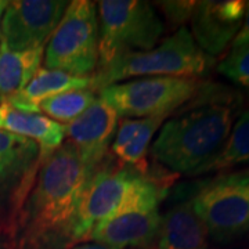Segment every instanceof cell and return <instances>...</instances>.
<instances>
[{
    "label": "cell",
    "mask_w": 249,
    "mask_h": 249,
    "mask_svg": "<svg viewBox=\"0 0 249 249\" xmlns=\"http://www.w3.org/2000/svg\"><path fill=\"white\" fill-rule=\"evenodd\" d=\"M245 249H249V247H248V248H245Z\"/></svg>",
    "instance_id": "obj_28"
},
{
    "label": "cell",
    "mask_w": 249,
    "mask_h": 249,
    "mask_svg": "<svg viewBox=\"0 0 249 249\" xmlns=\"http://www.w3.org/2000/svg\"><path fill=\"white\" fill-rule=\"evenodd\" d=\"M47 70L88 76L98 65L97 7L89 0L68 4L45 50Z\"/></svg>",
    "instance_id": "obj_7"
},
{
    "label": "cell",
    "mask_w": 249,
    "mask_h": 249,
    "mask_svg": "<svg viewBox=\"0 0 249 249\" xmlns=\"http://www.w3.org/2000/svg\"><path fill=\"white\" fill-rule=\"evenodd\" d=\"M71 249H122L116 248V247H111V245H106V244H100V242H88V244H76L75 247Z\"/></svg>",
    "instance_id": "obj_25"
},
{
    "label": "cell",
    "mask_w": 249,
    "mask_h": 249,
    "mask_svg": "<svg viewBox=\"0 0 249 249\" xmlns=\"http://www.w3.org/2000/svg\"><path fill=\"white\" fill-rule=\"evenodd\" d=\"M188 199L214 242L230 244L249 235V168L199 181Z\"/></svg>",
    "instance_id": "obj_5"
},
{
    "label": "cell",
    "mask_w": 249,
    "mask_h": 249,
    "mask_svg": "<svg viewBox=\"0 0 249 249\" xmlns=\"http://www.w3.org/2000/svg\"><path fill=\"white\" fill-rule=\"evenodd\" d=\"M217 71L232 83L249 91V45L231 50L217 65Z\"/></svg>",
    "instance_id": "obj_21"
},
{
    "label": "cell",
    "mask_w": 249,
    "mask_h": 249,
    "mask_svg": "<svg viewBox=\"0 0 249 249\" xmlns=\"http://www.w3.org/2000/svg\"><path fill=\"white\" fill-rule=\"evenodd\" d=\"M9 6V1L6 0H0V39H1V19H3V16H4V11Z\"/></svg>",
    "instance_id": "obj_26"
},
{
    "label": "cell",
    "mask_w": 249,
    "mask_h": 249,
    "mask_svg": "<svg viewBox=\"0 0 249 249\" xmlns=\"http://www.w3.org/2000/svg\"><path fill=\"white\" fill-rule=\"evenodd\" d=\"M118 129V114L101 97L65 126V134L91 172L106 160Z\"/></svg>",
    "instance_id": "obj_13"
},
{
    "label": "cell",
    "mask_w": 249,
    "mask_h": 249,
    "mask_svg": "<svg viewBox=\"0 0 249 249\" xmlns=\"http://www.w3.org/2000/svg\"><path fill=\"white\" fill-rule=\"evenodd\" d=\"M214 57L196 45L186 27L147 52L130 53L100 68L91 78V90L101 91L121 80L139 76H173L202 79L212 71Z\"/></svg>",
    "instance_id": "obj_3"
},
{
    "label": "cell",
    "mask_w": 249,
    "mask_h": 249,
    "mask_svg": "<svg viewBox=\"0 0 249 249\" xmlns=\"http://www.w3.org/2000/svg\"><path fill=\"white\" fill-rule=\"evenodd\" d=\"M249 45V1L247 4V13H245V18L242 22L240 32L237 34V36L234 37V40L231 42V50L240 49L244 46Z\"/></svg>",
    "instance_id": "obj_24"
},
{
    "label": "cell",
    "mask_w": 249,
    "mask_h": 249,
    "mask_svg": "<svg viewBox=\"0 0 249 249\" xmlns=\"http://www.w3.org/2000/svg\"><path fill=\"white\" fill-rule=\"evenodd\" d=\"M148 173V172H147ZM144 175L130 165L107 155L90 176L79 206V240L90 238L93 227L122 205L130 188Z\"/></svg>",
    "instance_id": "obj_9"
},
{
    "label": "cell",
    "mask_w": 249,
    "mask_h": 249,
    "mask_svg": "<svg viewBox=\"0 0 249 249\" xmlns=\"http://www.w3.org/2000/svg\"><path fill=\"white\" fill-rule=\"evenodd\" d=\"M245 163H249V109L241 112L219 154L202 165L193 176L209 172H226Z\"/></svg>",
    "instance_id": "obj_18"
},
{
    "label": "cell",
    "mask_w": 249,
    "mask_h": 249,
    "mask_svg": "<svg viewBox=\"0 0 249 249\" xmlns=\"http://www.w3.org/2000/svg\"><path fill=\"white\" fill-rule=\"evenodd\" d=\"M178 175L166 172L160 178L151 172L142 175L122 205L90 232L94 242L122 249H151L158 240L162 216L160 204L169 193Z\"/></svg>",
    "instance_id": "obj_4"
},
{
    "label": "cell",
    "mask_w": 249,
    "mask_h": 249,
    "mask_svg": "<svg viewBox=\"0 0 249 249\" xmlns=\"http://www.w3.org/2000/svg\"><path fill=\"white\" fill-rule=\"evenodd\" d=\"M45 47L11 52L0 46V103L18 94L35 76L43 60Z\"/></svg>",
    "instance_id": "obj_17"
},
{
    "label": "cell",
    "mask_w": 249,
    "mask_h": 249,
    "mask_svg": "<svg viewBox=\"0 0 249 249\" xmlns=\"http://www.w3.org/2000/svg\"><path fill=\"white\" fill-rule=\"evenodd\" d=\"M242 106L238 90L205 80L196 97L160 127L151 145L152 158L170 173L193 176L222 150Z\"/></svg>",
    "instance_id": "obj_2"
},
{
    "label": "cell",
    "mask_w": 249,
    "mask_h": 249,
    "mask_svg": "<svg viewBox=\"0 0 249 249\" xmlns=\"http://www.w3.org/2000/svg\"><path fill=\"white\" fill-rule=\"evenodd\" d=\"M96 7L98 11L97 70L126 54L151 50L163 34V22L148 1L103 0Z\"/></svg>",
    "instance_id": "obj_6"
},
{
    "label": "cell",
    "mask_w": 249,
    "mask_h": 249,
    "mask_svg": "<svg viewBox=\"0 0 249 249\" xmlns=\"http://www.w3.org/2000/svg\"><path fill=\"white\" fill-rule=\"evenodd\" d=\"M142 121H144V118H136V119L126 118V119H122L119 122L118 129H116L115 137H114L115 140L111 144V152H112V155L118 157L130 142H133L136 134H137V132L142 127Z\"/></svg>",
    "instance_id": "obj_23"
},
{
    "label": "cell",
    "mask_w": 249,
    "mask_h": 249,
    "mask_svg": "<svg viewBox=\"0 0 249 249\" xmlns=\"http://www.w3.org/2000/svg\"><path fill=\"white\" fill-rule=\"evenodd\" d=\"M42 162L37 144L0 130V223L7 231Z\"/></svg>",
    "instance_id": "obj_10"
},
{
    "label": "cell",
    "mask_w": 249,
    "mask_h": 249,
    "mask_svg": "<svg viewBox=\"0 0 249 249\" xmlns=\"http://www.w3.org/2000/svg\"><path fill=\"white\" fill-rule=\"evenodd\" d=\"M96 101V91L91 89L71 90L46 98L40 104L39 111L50 116V119L58 121V124H70L82 115Z\"/></svg>",
    "instance_id": "obj_19"
},
{
    "label": "cell",
    "mask_w": 249,
    "mask_h": 249,
    "mask_svg": "<svg viewBox=\"0 0 249 249\" xmlns=\"http://www.w3.org/2000/svg\"><path fill=\"white\" fill-rule=\"evenodd\" d=\"M83 89H91L90 76H72L61 71L39 68L27 86L14 97L7 100V103L21 111L37 114L40 104L46 98L64 91Z\"/></svg>",
    "instance_id": "obj_16"
},
{
    "label": "cell",
    "mask_w": 249,
    "mask_h": 249,
    "mask_svg": "<svg viewBox=\"0 0 249 249\" xmlns=\"http://www.w3.org/2000/svg\"><path fill=\"white\" fill-rule=\"evenodd\" d=\"M157 249H209L208 230L188 198L162 216Z\"/></svg>",
    "instance_id": "obj_15"
},
{
    "label": "cell",
    "mask_w": 249,
    "mask_h": 249,
    "mask_svg": "<svg viewBox=\"0 0 249 249\" xmlns=\"http://www.w3.org/2000/svg\"><path fill=\"white\" fill-rule=\"evenodd\" d=\"M91 173L70 142L43 158L7 229L9 249H71L80 242V199Z\"/></svg>",
    "instance_id": "obj_1"
},
{
    "label": "cell",
    "mask_w": 249,
    "mask_h": 249,
    "mask_svg": "<svg viewBox=\"0 0 249 249\" xmlns=\"http://www.w3.org/2000/svg\"><path fill=\"white\" fill-rule=\"evenodd\" d=\"M166 118H169V116L155 115L144 118L142 127L136 134L133 142H130L116 158L126 165H130L137 170H140L142 173H147L148 165L145 160V154H147L148 145L151 142L154 134L162 126Z\"/></svg>",
    "instance_id": "obj_20"
},
{
    "label": "cell",
    "mask_w": 249,
    "mask_h": 249,
    "mask_svg": "<svg viewBox=\"0 0 249 249\" xmlns=\"http://www.w3.org/2000/svg\"><path fill=\"white\" fill-rule=\"evenodd\" d=\"M157 6L162 10L170 25L181 28L193 17L196 1H158Z\"/></svg>",
    "instance_id": "obj_22"
},
{
    "label": "cell",
    "mask_w": 249,
    "mask_h": 249,
    "mask_svg": "<svg viewBox=\"0 0 249 249\" xmlns=\"http://www.w3.org/2000/svg\"><path fill=\"white\" fill-rule=\"evenodd\" d=\"M0 130L37 144L42 160L62 145L65 126L49 116L21 111L7 101L0 103Z\"/></svg>",
    "instance_id": "obj_14"
},
{
    "label": "cell",
    "mask_w": 249,
    "mask_h": 249,
    "mask_svg": "<svg viewBox=\"0 0 249 249\" xmlns=\"http://www.w3.org/2000/svg\"><path fill=\"white\" fill-rule=\"evenodd\" d=\"M248 1L204 0L196 1L191 17L196 43L211 57L219 55L240 32Z\"/></svg>",
    "instance_id": "obj_12"
},
{
    "label": "cell",
    "mask_w": 249,
    "mask_h": 249,
    "mask_svg": "<svg viewBox=\"0 0 249 249\" xmlns=\"http://www.w3.org/2000/svg\"><path fill=\"white\" fill-rule=\"evenodd\" d=\"M0 249H1V240H0Z\"/></svg>",
    "instance_id": "obj_27"
},
{
    "label": "cell",
    "mask_w": 249,
    "mask_h": 249,
    "mask_svg": "<svg viewBox=\"0 0 249 249\" xmlns=\"http://www.w3.org/2000/svg\"><path fill=\"white\" fill-rule=\"evenodd\" d=\"M204 79L154 76L111 85L100 97L118 116H172L196 96Z\"/></svg>",
    "instance_id": "obj_8"
},
{
    "label": "cell",
    "mask_w": 249,
    "mask_h": 249,
    "mask_svg": "<svg viewBox=\"0 0 249 249\" xmlns=\"http://www.w3.org/2000/svg\"><path fill=\"white\" fill-rule=\"evenodd\" d=\"M68 4L67 0L9 1L1 19L0 46L11 52L45 47Z\"/></svg>",
    "instance_id": "obj_11"
}]
</instances>
